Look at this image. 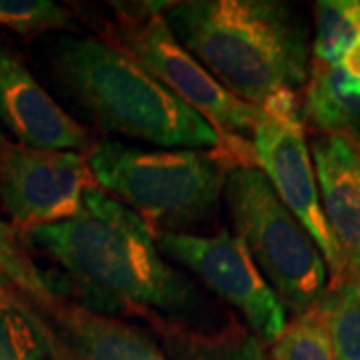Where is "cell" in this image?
Returning a JSON list of instances; mask_svg holds the SVG:
<instances>
[{
  "instance_id": "5",
  "label": "cell",
  "mask_w": 360,
  "mask_h": 360,
  "mask_svg": "<svg viewBox=\"0 0 360 360\" xmlns=\"http://www.w3.org/2000/svg\"><path fill=\"white\" fill-rule=\"evenodd\" d=\"M110 6H115V20L106 30V42L129 54L202 116L217 130L232 168L258 167L252 132L262 110L229 92L180 44L165 18L168 2H112Z\"/></svg>"
},
{
  "instance_id": "6",
  "label": "cell",
  "mask_w": 360,
  "mask_h": 360,
  "mask_svg": "<svg viewBox=\"0 0 360 360\" xmlns=\"http://www.w3.org/2000/svg\"><path fill=\"white\" fill-rule=\"evenodd\" d=\"M222 196L236 236L284 309L295 316L316 309L328 292L326 262L264 172L258 167L231 168Z\"/></svg>"
},
{
  "instance_id": "4",
  "label": "cell",
  "mask_w": 360,
  "mask_h": 360,
  "mask_svg": "<svg viewBox=\"0 0 360 360\" xmlns=\"http://www.w3.org/2000/svg\"><path fill=\"white\" fill-rule=\"evenodd\" d=\"M86 162L94 184L155 232L205 220L219 206L231 170L210 150L142 148L112 139L92 142Z\"/></svg>"
},
{
  "instance_id": "16",
  "label": "cell",
  "mask_w": 360,
  "mask_h": 360,
  "mask_svg": "<svg viewBox=\"0 0 360 360\" xmlns=\"http://www.w3.org/2000/svg\"><path fill=\"white\" fill-rule=\"evenodd\" d=\"M312 63L338 66L342 54L360 39V0H321L314 4Z\"/></svg>"
},
{
  "instance_id": "2",
  "label": "cell",
  "mask_w": 360,
  "mask_h": 360,
  "mask_svg": "<svg viewBox=\"0 0 360 360\" xmlns=\"http://www.w3.org/2000/svg\"><path fill=\"white\" fill-rule=\"evenodd\" d=\"M170 30L224 89L276 120H302L307 28L272 0H186L165 8Z\"/></svg>"
},
{
  "instance_id": "19",
  "label": "cell",
  "mask_w": 360,
  "mask_h": 360,
  "mask_svg": "<svg viewBox=\"0 0 360 360\" xmlns=\"http://www.w3.org/2000/svg\"><path fill=\"white\" fill-rule=\"evenodd\" d=\"M270 360H335L321 307L286 322L281 336L270 345Z\"/></svg>"
},
{
  "instance_id": "21",
  "label": "cell",
  "mask_w": 360,
  "mask_h": 360,
  "mask_svg": "<svg viewBox=\"0 0 360 360\" xmlns=\"http://www.w3.org/2000/svg\"><path fill=\"white\" fill-rule=\"evenodd\" d=\"M338 68L345 70L348 77L360 80V39L354 44H350V49L342 54Z\"/></svg>"
},
{
  "instance_id": "22",
  "label": "cell",
  "mask_w": 360,
  "mask_h": 360,
  "mask_svg": "<svg viewBox=\"0 0 360 360\" xmlns=\"http://www.w3.org/2000/svg\"><path fill=\"white\" fill-rule=\"evenodd\" d=\"M352 148H354V150H356V155L360 156V146H352Z\"/></svg>"
},
{
  "instance_id": "8",
  "label": "cell",
  "mask_w": 360,
  "mask_h": 360,
  "mask_svg": "<svg viewBox=\"0 0 360 360\" xmlns=\"http://www.w3.org/2000/svg\"><path fill=\"white\" fill-rule=\"evenodd\" d=\"M92 184L86 155L32 148L0 134V206L22 236L78 217Z\"/></svg>"
},
{
  "instance_id": "12",
  "label": "cell",
  "mask_w": 360,
  "mask_h": 360,
  "mask_svg": "<svg viewBox=\"0 0 360 360\" xmlns=\"http://www.w3.org/2000/svg\"><path fill=\"white\" fill-rule=\"evenodd\" d=\"M75 360H168L162 348L130 322L58 298L46 312Z\"/></svg>"
},
{
  "instance_id": "10",
  "label": "cell",
  "mask_w": 360,
  "mask_h": 360,
  "mask_svg": "<svg viewBox=\"0 0 360 360\" xmlns=\"http://www.w3.org/2000/svg\"><path fill=\"white\" fill-rule=\"evenodd\" d=\"M0 122L20 144L32 148L86 155L92 146L89 130L56 104L16 54L4 49H0Z\"/></svg>"
},
{
  "instance_id": "9",
  "label": "cell",
  "mask_w": 360,
  "mask_h": 360,
  "mask_svg": "<svg viewBox=\"0 0 360 360\" xmlns=\"http://www.w3.org/2000/svg\"><path fill=\"white\" fill-rule=\"evenodd\" d=\"M258 168L272 184L283 205L310 234L328 269V288L340 283L342 269L324 217L316 170L304 136L302 120H276L262 115L252 132Z\"/></svg>"
},
{
  "instance_id": "1",
  "label": "cell",
  "mask_w": 360,
  "mask_h": 360,
  "mask_svg": "<svg viewBox=\"0 0 360 360\" xmlns=\"http://www.w3.org/2000/svg\"><path fill=\"white\" fill-rule=\"evenodd\" d=\"M25 236L63 272V281L49 286L58 298L106 316L141 314L155 326L188 330L205 316V298L168 264L155 231L96 184L84 194L78 217Z\"/></svg>"
},
{
  "instance_id": "15",
  "label": "cell",
  "mask_w": 360,
  "mask_h": 360,
  "mask_svg": "<svg viewBox=\"0 0 360 360\" xmlns=\"http://www.w3.org/2000/svg\"><path fill=\"white\" fill-rule=\"evenodd\" d=\"M156 328L172 354L182 360H270L264 345L236 322L217 330H188L172 324H156Z\"/></svg>"
},
{
  "instance_id": "7",
  "label": "cell",
  "mask_w": 360,
  "mask_h": 360,
  "mask_svg": "<svg viewBox=\"0 0 360 360\" xmlns=\"http://www.w3.org/2000/svg\"><path fill=\"white\" fill-rule=\"evenodd\" d=\"M155 243L165 257L179 262L210 292L238 310L262 345H272L281 336L288 322L286 309L236 234L155 232Z\"/></svg>"
},
{
  "instance_id": "18",
  "label": "cell",
  "mask_w": 360,
  "mask_h": 360,
  "mask_svg": "<svg viewBox=\"0 0 360 360\" xmlns=\"http://www.w3.org/2000/svg\"><path fill=\"white\" fill-rule=\"evenodd\" d=\"M0 276L30 298L44 314L52 309L56 296L46 286L44 274L22 245V234L0 220Z\"/></svg>"
},
{
  "instance_id": "17",
  "label": "cell",
  "mask_w": 360,
  "mask_h": 360,
  "mask_svg": "<svg viewBox=\"0 0 360 360\" xmlns=\"http://www.w3.org/2000/svg\"><path fill=\"white\" fill-rule=\"evenodd\" d=\"M335 360H360V283L328 288L321 304Z\"/></svg>"
},
{
  "instance_id": "3",
  "label": "cell",
  "mask_w": 360,
  "mask_h": 360,
  "mask_svg": "<svg viewBox=\"0 0 360 360\" xmlns=\"http://www.w3.org/2000/svg\"><path fill=\"white\" fill-rule=\"evenodd\" d=\"M51 65L58 84L104 132L160 148L210 150L232 168L217 130L110 42L60 37Z\"/></svg>"
},
{
  "instance_id": "20",
  "label": "cell",
  "mask_w": 360,
  "mask_h": 360,
  "mask_svg": "<svg viewBox=\"0 0 360 360\" xmlns=\"http://www.w3.org/2000/svg\"><path fill=\"white\" fill-rule=\"evenodd\" d=\"M0 26L22 37L51 30H77L72 14L49 0H0Z\"/></svg>"
},
{
  "instance_id": "23",
  "label": "cell",
  "mask_w": 360,
  "mask_h": 360,
  "mask_svg": "<svg viewBox=\"0 0 360 360\" xmlns=\"http://www.w3.org/2000/svg\"><path fill=\"white\" fill-rule=\"evenodd\" d=\"M0 278H2V276H0Z\"/></svg>"
},
{
  "instance_id": "11",
  "label": "cell",
  "mask_w": 360,
  "mask_h": 360,
  "mask_svg": "<svg viewBox=\"0 0 360 360\" xmlns=\"http://www.w3.org/2000/svg\"><path fill=\"white\" fill-rule=\"evenodd\" d=\"M309 146L322 210L340 257L338 284L360 283V156L345 139L330 134H314Z\"/></svg>"
},
{
  "instance_id": "14",
  "label": "cell",
  "mask_w": 360,
  "mask_h": 360,
  "mask_svg": "<svg viewBox=\"0 0 360 360\" xmlns=\"http://www.w3.org/2000/svg\"><path fill=\"white\" fill-rule=\"evenodd\" d=\"M0 360H75L49 316L0 278Z\"/></svg>"
},
{
  "instance_id": "13",
  "label": "cell",
  "mask_w": 360,
  "mask_h": 360,
  "mask_svg": "<svg viewBox=\"0 0 360 360\" xmlns=\"http://www.w3.org/2000/svg\"><path fill=\"white\" fill-rule=\"evenodd\" d=\"M300 116L314 134L340 136L350 146H360V80L338 66L310 63Z\"/></svg>"
}]
</instances>
